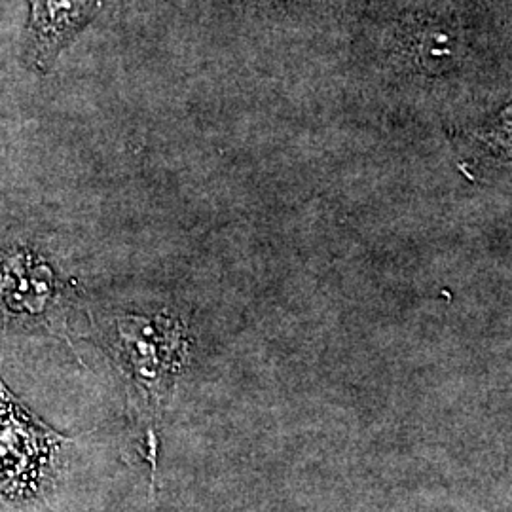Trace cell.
Here are the masks:
<instances>
[{
	"mask_svg": "<svg viewBox=\"0 0 512 512\" xmlns=\"http://www.w3.org/2000/svg\"><path fill=\"white\" fill-rule=\"evenodd\" d=\"M0 395V494H25L37 486L63 439H54Z\"/></svg>",
	"mask_w": 512,
	"mask_h": 512,
	"instance_id": "obj_1",
	"label": "cell"
},
{
	"mask_svg": "<svg viewBox=\"0 0 512 512\" xmlns=\"http://www.w3.org/2000/svg\"><path fill=\"white\" fill-rule=\"evenodd\" d=\"M118 351L131 378L158 404L169 384L175 355V332L165 319L124 317L118 321Z\"/></svg>",
	"mask_w": 512,
	"mask_h": 512,
	"instance_id": "obj_2",
	"label": "cell"
},
{
	"mask_svg": "<svg viewBox=\"0 0 512 512\" xmlns=\"http://www.w3.org/2000/svg\"><path fill=\"white\" fill-rule=\"evenodd\" d=\"M57 300L50 268L35 256H8L0 262V308L14 317L42 319Z\"/></svg>",
	"mask_w": 512,
	"mask_h": 512,
	"instance_id": "obj_3",
	"label": "cell"
},
{
	"mask_svg": "<svg viewBox=\"0 0 512 512\" xmlns=\"http://www.w3.org/2000/svg\"><path fill=\"white\" fill-rule=\"evenodd\" d=\"M29 57L35 69H48L61 48L90 21L95 0H29Z\"/></svg>",
	"mask_w": 512,
	"mask_h": 512,
	"instance_id": "obj_4",
	"label": "cell"
}]
</instances>
